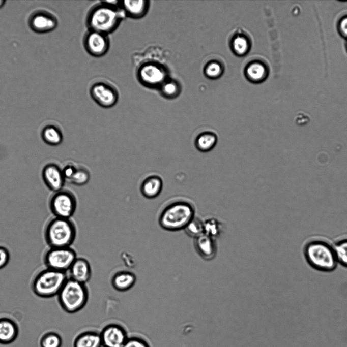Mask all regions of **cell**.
Wrapping results in <instances>:
<instances>
[{
  "instance_id": "obj_35",
  "label": "cell",
  "mask_w": 347,
  "mask_h": 347,
  "mask_svg": "<svg viewBox=\"0 0 347 347\" xmlns=\"http://www.w3.org/2000/svg\"><path fill=\"white\" fill-rule=\"evenodd\" d=\"M220 71V66L216 63H212L209 65L206 70L208 75L212 77L218 76Z\"/></svg>"
},
{
  "instance_id": "obj_20",
  "label": "cell",
  "mask_w": 347,
  "mask_h": 347,
  "mask_svg": "<svg viewBox=\"0 0 347 347\" xmlns=\"http://www.w3.org/2000/svg\"><path fill=\"white\" fill-rule=\"evenodd\" d=\"M136 276L133 272L121 271L117 272L111 279L113 288L119 292H125L131 289L135 284Z\"/></svg>"
},
{
  "instance_id": "obj_33",
  "label": "cell",
  "mask_w": 347,
  "mask_h": 347,
  "mask_svg": "<svg viewBox=\"0 0 347 347\" xmlns=\"http://www.w3.org/2000/svg\"><path fill=\"white\" fill-rule=\"evenodd\" d=\"M337 28L339 35L347 39V14L340 18L337 22Z\"/></svg>"
},
{
  "instance_id": "obj_31",
  "label": "cell",
  "mask_w": 347,
  "mask_h": 347,
  "mask_svg": "<svg viewBox=\"0 0 347 347\" xmlns=\"http://www.w3.org/2000/svg\"><path fill=\"white\" fill-rule=\"evenodd\" d=\"M248 44L247 40L243 37H236L233 42V48L236 53L242 54L248 49Z\"/></svg>"
},
{
  "instance_id": "obj_7",
  "label": "cell",
  "mask_w": 347,
  "mask_h": 347,
  "mask_svg": "<svg viewBox=\"0 0 347 347\" xmlns=\"http://www.w3.org/2000/svg\"><path fill=\"white\" fill-rule=\"evenodd\" d=\"M139 82L149 88L158 89L167 78L166 68L160 62L149 60L140 64L136 71Z\"/></svg>"
},
{
  "instance_id": "obj_36",
  "label": "cell",
  "mask_w": 347,
  "mask_h": 347,
  "mask_svg": "<svg viewBox=\"0 0 347 347\" xmlns=\"http://www.w3.org/2000/svg\"><path fill=\"white\" fill-rule=\"evenodd\" d=\"M76 169V167L73 165L68 164L65 166L62 169V172L65 180L67 179L69 181L74 175Z\"/></svg>"
},
{
  "instance_id": "obj_15",
  "label": "cell",
  "mask_w": 347,
  "mask_h": 347,
  "mask_svg": "<svg viewBox=\"0 0 347 347\" xmlns=\"http://www.w3.org/2000/svg\"><path fill=\"white\" fill-rule=\"evenodd\" d=\"M119 7L125 16L138 19L143 17L149 11L150 1L147 0L120 1Z\"/></svg>"
},
{
  "instance_id": "obj_21",
  "label": "cell",
  "mask_w": 347,
  "mask_h": 347,
  "mask_svg": "<svg viewBox=\"0 0 347 347\" xmlns=\"http://www.w3.org/2000/svg\"><path fill=\"white\" fill-rule=\"evenodd\" d=\"M217 141L218 137L215 133L206 131L201 132L196 136L194 140V145L198 151L207 152L215 147Z\"/></svg>"
},
{
  "instance_id": "obj_38",
  "label": "cell",
  "mask_w": 347,
  "mask_h": 347,
  "mask_svg": "<svg viewBox=\"0 0 347 347\" xmlns=\"http://www.w3.org/2000/svg\"><path fill=\"white\" fill-rule=\"evenodd\" d=\"M346 50H347V43H346Z\"/></svg>"
},
{
  "instance_id": "obj_25",
  "label": "cell",
  "mask_w": 347,
  "mask_h": 347,
  "mask_svg": "<svg viewBox=\"0 0 347 347\" xmlns=\"http://www.w3.org/2000/svg\"><path fill=\"white\" fill-rule=\"evenodd\" d=\"M158 89L162 97L171 99L177 95L178 86L175 81L167 78Z\"/></svg>"
},
{
  "instance_id": "obj_3",
  "label": "cell",
  "mask_w": 347,
  "mask_h": 347,
  "mask_svg": "<svg viewBox=\"0 0 347 347\" xmlns=\"http://www.w3.org/2000/svg\"><path fill=\"white\" fill-rule=\"evenodd\" d=\"M195 217V208L185 201L172 202L162 210L158 218L159 226L168 231L185 229Z\"/></svg>"
},
{
  "instance_id": "obj_9",
  "label": "cell",
  "mask_w": 347,
  "mask_h": 347,
  "mask_svg": "<svg viewBox=\"0 0 347 347\" xmlns=\"http://www.w3.org/2000/svg\"><path fill=\"white\" fill-rule=\"evenodd\" d=\"M77 201L74 194L68 190L55 192L49 201V207L55 217L68 218L74 214Z\"/></svg>"
},
{
  "instance_id": "obj_14",
  "label": "cell",
  "mask_w": 347,
  "mask_h": 347,
  "mask_svg": "<svg viewBox=\"0 0 347 347\" xmlns=\"http://www.w3.org/2000/svg\"><path fill=\"white\" fill-rule=\"evenodd\" d=\"M42 176L45 184L50 190L56 192L62 190L65 179L62 169L56 164L46 165L42 170Z\"/></svg>"
},
{
  "instance_id": "obj_30",
  "label": "cell",
  "mask_w": 347,
  "mask_h": 347,
  "mask_svg": "<svg viewBox=\"0 0 347 347\" xmlns=\"http://www.w3.org/2000/svg\"><path fill=\"white\" fill-rule=\"evenodd\" d=\"M247 73L251 79L253 80H259L265 76L266 69L263 65L254 63L248 67Z\"/></svg>"
},
{
  "instance_id": "obj_6",
  "label": "cell",
  "mask_w": 347,
  "mask_h": 347,
  "mask_svg": "<svg viewBox=\"0 0 347 347\" xmlns=\"http://www.w3.org/2000/svg\"><path fill=\"white\" fill-rule=\"evenodd\" d=\"M68 278L66 272L46 268L35 276L32 290L39 297L51 298L58 295Z\"/></svg>"
},
{
  "instance_id": "obj_22",
  "label": "cell",
  "mask_w": 347,
  "mask_h": 347,
  "mask_svg": "<svg viewBox=\"0 0 347 347\" xmlns=\"http://www.w3.org/2000/svg\"><path fill=\"white\" fill-rule=\"evenodd\" d=\"M74 347H102L100 332L95 331H85L75 338Z\"/></svg>"
},
{
  "instance_id": "obj_5",
  "label": "cell",
  "mask_w": 347,
  "mask_h": 347,
  "mask_svg": "<svg viewBox=\"0 0 347 347\" xmlns=\"http://www.w3.org/2000/svg\"><path fill=\"white\" fill-rule=\"evenodd\" d=\"M57 296L62 308L67 313H74L86 304L89 292L85 284L68 278Z\"/></svg>"
},
{
  "instance_id": "obj_32",
  "label": "cell",
  "mask_w": 347,
  "mask_h": 347,
  "mask_svg": "<svg viewBox=\"0 0 347 347\" xmlns=\"http://www.w3.org/2000/svg\"><path fill=\"white\" fill-rule=\"evenodd\" d=\"M123 347H150L148 342L138 336L129 337Z\"/></svg>"
},
{
  "instance_id": "obj_27",
  "label": "cell",
  "mask_w": 347,
  "mask_h": 347,
  "mask_svg": "<svg viewBox=\"0 0 347 347\" xmlns=\"http://www.w3.org/2000/svg\"><path fill=\"white\" fill-rule=\"evenodd\" d=\"M203 222L204 234L214 238L220 232V223L215 218H211Z\"/></svg>"
},
{
  "instance_id": "obj_24",
  "label": "cell",
  "mask_w": 347,
  "mask_h": 347,
  "mask_svg": "<svg viewBox=\"0 0 347 347\" xmlns=\"http://www.w3.org/2000/svg\"><path fill=\"white\" fill-rule=\"evenodd\" d=\"M333 246L338 264L347 268V236L336 241Z\"/></svg>"
},
{
  "instance_id": "obj_10",
  "label": "cell",
  "mask_w": 347,
  "mask_h": 347,
  "mask_svg": "<svg viewBox=\"0 0 347 347\" xmlns=\"http://www.w3.org/2000/svg\"><path fill=\"white\" fill-rule=\"evenodd\" d=\"M89 91L92 99L104 108L113 107L119 100V93L117 88L107 81H95L91 85Z\"/></svg>"
},
{
  "instance_id": "obj_17",
  "label": "cell",
  "mask_w": 347,
  "mask_h": 347,
  "mask_svg": "<svg viewBox=\"0 0 347 347\" xmlns=\"http://www.w3.org/2000/svg\"><path fill=\"white\" fill-rule=\"evenodd\" d=\"M163 186L162 178L156 175H150L142 181L140 191L142 195L148 199H154L161 193Z\"/></svg>"
},
{
  "instance_id": "obj_12",
  "label": "cell",
  "mask_w": 347,
  "mask_h": 347,
  "mask_svg": "<svg viewBox=\"0 0 347 347\" xmlns=\"http://www.w3.org/2000/svg\"><path fill=\"white\" fill-rule=\"evenodd\" d=\"M100 334L102 347H123L129 337L125 328L117 323L107 324Z\"/></svg>"
},
{
  "instance_id": "obj_16",
  "label": "cell",
  "mask_w": 347,
  "mask_h": 347,
  "mask_svg": "<svg viewBox=\"0 0 347 347\" xmlns=\"http://www.w3.org/2000/svg\"><path fill=\"white\" fill-rule=\"evenodd\" d=\"M69 278L85 284L92 275V269L89 261L83 258H77L68 270Z\"/></svg>"
},
{
  "instance_id": "obj_19",
  "label": "cell",
  "mask_w": 347,
  "mask_h": 347,
  "mask_svg": "<svg viewBox=\"0 0 347 347\" xmlns=\"http://www.w3.org/2000/svg\"><path fill=\"white\" fill-rule=\"evenodd\" d=\"M18 328L16 323L7 318H0V343L8 344L17 337Z\"/></svg>"
},
{
  "instance_id": "obj_13",
  "label": "cell",
  "mask_w": 347,
  "mask_h": 347,
  "mask_svg": "<svg viewBox=\"0 0 347 347\" xmlns=\"http://www.w3.org/2000/svg\"><path fill=\"white\" fill-rule=\"evenodd\" d=\"M28 24L34 31L45 33L54 29L57 26V21L54 16L47 12L38 11L31 15Z\"/></svg>"
},
{
  "instance_id": "obj_29",
  "label": "cell",
  "mask_w": 347,
  "mask_h": 347,
  "mask_svg": "<svg viewBox=\"0 0 347 347\" xmlns=\"http://www.w3.org/2000/svg\"><path fill=\"white\" fill-rule=\"evenodd\" d=\"M184 229L189 236L196 238L204 234L203 222L195 216Z\"/></svg>"
},
{
  "instance_id": "obj_11",
  "label": "cell",
  "mask_w": 347,
  "mask_h": 347,
  "mask_svg": "<svg viewBox=\"0 0 347 347\" xmlns=\"http://www.w3.org/2000/svg\"><path fill=\"white\" fill-rule=\"evenodd\" d=\"M83 44L85 50L91 56L99 57L104 56L110 47L108 35L88 29L85 33Z\"/></svg>"
},
{
  "instance_id": "obj_1",
  "label": "cell",
  "mask_w": 347,
  "mask_h": 347,
  "mask_svg": "<svg viewBox=\"0 0 347 347\" xmlns=\"http://www.w3.org/2000/svg\"><path fill=\"white\" fill-rule=\"evenodd\" d=\"M119 2L103 1L93 6L86 18L88 29L107 35L113 32L125 16L119 7Z\"/></svg>"
},
{
  "instance_id": "obj_34",
  "label": "cell",
  "mask_w": 347,
  "mask_h": 347,
  "mask_svg": "<svg viewBox=\"0 0 347 347\" xmlns=\"http://www.w3.org/2000/svg\"><path fill=\"white\" fill-rule=\"evenodd\" d=\"M10 258V255L8 249L3 246H0V270L7 265Z\"/></svg>"
},
{
  "instance_id": "obj_4",
  "label": "cell",
  "mask_w": 347,
  "mask_h": 347,
  "mask_svg": "<svg viewBox=\"0 0 347 347\" xmlns=\"http://www.w3.org/2000/svg\"><path fill=\"white\" fill-rule=\"evenodd\" d=\"M76 229L70 219L54 217L47 224L44 238L50 247H68L74 242Z\"/></svg>"
},
{
  "instance_id": "obj_28",
  "label": "cell",
  "mask_w": 347,
  "mask_h": 347,
  "mask_svg": "<svg viewBox=\"0 0 347 347\" xmlns=\"http://www.w3.org/2000/svg\"><path fill=\"white\" fill-rule=\"evenodd\" d=\"M61 337L55 333L49 332L44 334L40 341L41 347H61Z\"/></svg>"
},
{
  "instance_id": "obj_37",
  "label": "cell",
  "mask_w": 347,
  "mask_h": 347,
  "mask_svg": "<svg viewBox=\"0 0 347 347\" xmlns=\"http://www.w3.org/2000/svg\"><path fill=\"white\" fill-rule=\"evenodd\" d=\"M6 1L4 0H0V9L3 8L5 5Z\"/></svg>"
},
{
  "instance_id": "obj_26",
  "label": "cell",
  "mask_w": 347,
  "mask_h": 347,
  "mask_svg": "<svg viewBox=\"0 0 347 347\" xmlns=\"http://www.w3.org/2000/svg\"><path fill=\"white\" fill-rule=\"evenodd\" d=\"M90 179V173L85 167H77L76 171L69 180L72 183L76 185H83L86 184Z\"/></svg>"
},
{
  "instance_id": "obj_23",
  "label": "cell",
  "mask_w": 347,
  "mask_h": 347,
  "mask_svg": "<svg viewBox=\"0 0 347 347\" xmlns=\"http://www.w3.org/2000/svg\"><path fill=\"white\" fill-rule=\"evenodd\" d=\"M43 140L50 145H58L63 141V134L60 129L53 125L45 127L41 132Z\"/></svg>"
},
{
  "instance_id": "obj_2",
  "label": "cell",
  "mask_w": 347,
  "mask_h": 347,
  "mask_svg": "<svg viewBox=\"0 0 347 347\" xmlns=\"http://www.w3.org/2000/svg\"><path fill=\"white\" fill-rule=\"evenodd\" d=\"M303 251L307 263L316 270L332 272L338 264L333 245L323 238H312L307 240Z\"/></svg>"
},
{
  "instance_id": "obj_8",
  "label": "cell",
  "mask_w": 347,
  "mask_h": 347,
  "mask_svg": "<svg viewBox=\"0 0 347 347\" xmlns=\"http://www.w3.org/2000/svg\"><path fill=\"white\" fill-rule=\"evenodd\" d=\"M77 258L75 251L70 247H50L45 252L43 261L46 268L66 272Z\"/></svg>"
},
{
  "instance_id": "obj_18",
  "label": "cell",
  "mask_w": 347,
  "mask_h": 347,
  "mask_svg": "<svg viewBox=\"0 0 347 347\" xmlns=\"http://www.w3.org/2000/svg\"><path fill=\"white\" fill-rule=\"evenodd\" d=\"M195 238V245L199 255L205 259H212L217 249L213 238L203 234Z\"/></svg>"
}]
</instances>
